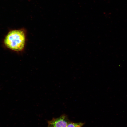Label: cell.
<instances>
[{
    "instance_id": "obj_1",
    "label": "cell",
    "mask_w": 127,
    "mask_h": 127,
    "mask_svg": "<svg viewBox=\"0 0 127 127\" xmlns=\"http://www.w3.org/2000/svg\"><path fill=\"white\" fill-rule=\"evenodd\" d=\"M25 42V32L23 29L11 31L7 34L4 40L5 44L7 48L17 51L23 49Z\"/></svg>"
},
{
    "instance_id": "obj_2",
    "label": "cell",
    "mask_w": 127,
    "mask_h": 127,
    "mask_svg": "<svg viewBox=\"0 0 127 127\" xmlns=\"http://www.w3.org/2000/svg\"><path fill=\"white\" fill-rule=\"evenodd\" d=\"M69 122L67 115L64 114L59 117L54 118L48 121L47 127H67Z\"/></svg>"
},
{
    "instance_id": "obj_3",
    "label": "cell",
    "mask_w": 127,
    "mask_h": 127,
    "mask_svg": "<svg viewBox=\"0 0 127 127\" xmlns=\"http://www.w3.org/2000/svg\"><path fill=\"white\" fill-rule=\"evenodd\" d=\"M84 123L82 122H74L70 121L67 127H82Z\"/></svg>"
}]
</instances>
